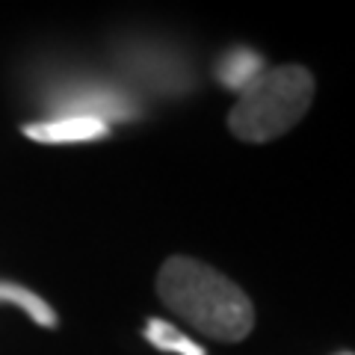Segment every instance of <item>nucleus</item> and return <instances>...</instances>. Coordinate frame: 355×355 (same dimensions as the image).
Returning a JSON list of instances; mask_svg holds the SVG:
<instances>
[{"mask_svg": "<svg viewBox=\"0 0 355 355\" xmlns=\"http://www.w3.org/2000/svg\"><path fill=\"white\" fill-rule=\"evenodd\" d=\"M266 71L263 57L249 44H234L225 53H219V60L214 65V77L222 89H231V92H246V89L258 80Z\"/></svg>", "mask_w": 355, "mask_h": 355, "instance_id": "39448f33", "label": "nucleus"}, {"mask_svg": "<svg viewBox=\"0 0 355 355\" xmlns=\"http://www.w3.org/2000/svg\"><path fill=\"white\" fill-rule=\"evenodd\" d=\"M142 335L151 343L154 349L160 352H172V355H207L202 343H196L193 338H187L181 329L172 326L169 320H160V317H151Z\"/></svg>", "mask_w": 355, "mask_h": 355, "instance_id": "423d86ee", "label": "nucleus"}, {"mask_svg": "<svg viewBox=\"0 0 355 355\" xmlns=\"http://www.w3.org/2000/svg\"><path fill=\"white\" fill-rule=\"evenodd\" d=\"M160 302L202 335L237 343L254 326V308L240 287L196 258H169L157 275Z\"/></svg>", "mask_w": 355, "mask_h": 355, "instance_id": "f257e3e1", "label": "nucleus"}, {"mask_svg": "<svg viewBox=\"0 0 355 355\" xmlns=\"http://www.w3.org/2000/svg\"><path fill=\"white\" fill-rule=\"evenodd\" d=\"M0 302H9V305H18L24 314L33 320V323H39L44 329H57V311H53L39 293L27 291V287L21 284H12V282H0Z\"/></svg>", "mask_w": 355, "mask_h": 355, "instance_id": "0eeeda50", "label": "nucleus"}, {"mask_svg": "<svg viewBox=\"0 0 355 355\" xmlns=\"http://www.w3.org/2000/svg\"><path fill=\"white\" fill-rule=\"evenodd\" d=\"M27 139L44 142V146H65V142H95L110 137V125L98 119H83V116H62L51 121H36V125L24 128Z\"/></svg>", "mask_w": 355, "mask_h": 355, "instance_id": "20e7f679", "label": "nucleus"}, {"mask_svg": "<svg viewBox=\"0 0 355 355\" xmlns=\"http://www.w3.org/2000/svg\"><path fill=\"white\" fill-rule=\"evenodd\" d=\"M62 116H83V119H98V121H128L139 116L137 101L121 92L116 86L107 83H86V86H71L69 92L57 98V119Z\"/></svg>", "mask_w": 355, "mask_h": 355, "instance_id": "7ed1b4c3", "label": "nucleus"}, {"mask_svg": "<svg viewBox=\"0 0 355 355\" xmlns=\"http://www.w3.org/2000/svg\"><path fill=\"white\" fill-rule=\"evenodd\" d=\"M335 355H355V352H347V349H340V352H335Z\"/></svg>", "mask_w": 355, "mask_h": 355, "instance_id": "6e6552de", "label": "nucleus"}, {"mask_svg": "<svg viewBox=\"0 0 355 355\" xmlns=\"http://www.w3.org/2000/svg\"><path fill=\"white\" fill-rule=\"evenodd\" d=\"M314 101V74L302 65L266 69L246 92H240L228 128L243 142H270L291 130Z\"/></svg>", "mask_w": 355, "mask_h": 355, "instance_id": "f03ea898", "label": "nucleus"}]
</instances>
